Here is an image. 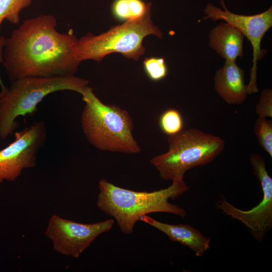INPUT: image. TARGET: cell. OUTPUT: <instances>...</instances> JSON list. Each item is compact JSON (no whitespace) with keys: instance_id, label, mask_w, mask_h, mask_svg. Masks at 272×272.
I'll list each match as a JSON object with an SVG mask.
<instances>
[{"instance_id":"1","label":"cell","mask_w":272,"mask_h":272,"mask_svg":"<svg viewBox=\"0 0 272 272\" xmlns=\"http://www.w3.org/2000/svg\"><path fill=\"white\" fill-rule=\"evenodd\" d=\"M55 18L48 14L24 20L6 38L3 64L10 80L29 77L72 76L80 62L72 30L60 33Z\"/></svg>"},{"instance_id":"2","label":"cell","mask_w":272,"mask_h":272,"mask_svg":"<svg viewBox=\"0 0 272 272\" xmlns=\"http://www.w3.org/2000/svg\"><path fill=\"white\" fill-rule=\"evenodd\" d=\"M183 178L175 179L167 188L152 192L131 190L101 179L96 205L100 210L116 220L123 233L130 234L143 216L152 213H170L183 218L186 216L185 209L169 201L189 189Z\"/></svg>"},{"instance_id":"3","label":"cell","mask_w":272,"mask_h":272,"mask_svg":"<svg viewBox=\"0 0 272 272\" xmlns=\"http://www.w3.org/2000/svg\"><path fill=\"white\" fill-rule=\"evenodd\" d=\"M85 102L81 124L88 142L102 151L126 154L141 152L134 139L128 112L115 105L105 104L87 86L81 94Z\"/></svg>"},{"instance_id":"4","label":"cell","mask_w":272,"mask_h":272,"mask_svg":"<svg viewBox=\"0 0 272 272\" xmlns=\"http://www.w3.org/2000/svg\"><path fill=\"white\" fill-rule=\"evenodd\" d=\"M88 83L75 76L29 77L12 82L0 98V138L11 135L18 126L16 118L35 113L37 105L49 94L70 90L81 94Z\"/></svg>"},{"instance_id":"5","label":"cell","mask_w":272,"mask_h":272,"mask_svg":"<svg viewBox=\"0 0 272 272\" xmlns=\"http://www.w3.org/2000/svg\"><path fill=\"white\" fill-rule=\"evenodd\" d=\"M150 35L163 37L160 29L152 22L151 9L139 19L112 26L98 35L89 33L78 39L75 55L80 63L86 60L99 62L107 55L115 52L137 60L145 52L143 41Z\"/></svg>"},{"instance_id":"6","label":"cell","mask_w":272,"mask_h":272,"mask_svg":"<svg viewBox=\"0 0 272 272\" xmlns=\"http://www.w3.org/2000/svg\"><path fill=\"white\" fill-rule=\"evenodd\" d=\"M168 144L167 152L150 160L160 178L166 181L184 178L185 172L191 168L210 163L226 146L221 137L195 128L169 135Z\"/></svg>"},{"instance_id":"7","label":"cell","mask_w":272,"mask_h":272,"mask_svg":"<svg viewBox=\"0 0 272 272\" xmlns=\"http://www.w3.org/2000/svg\"><path fill=\"white\" fill-rule=\"evenodd\" d=\"M220 3L223 9L209 3L204 9L206 16L202 19L223 20L237 28L250 42L253 50V64L247 89L248 94L257 93L258 92L256 81L257 64L266 53L265 49H261V42L265 33L272 27V7L259 14L244 15L230 11L226 8L224 0Z\"/></svg>"},{"instance_id":"8","label":"cell","mask_w":272,"mask_h":272,"mask_svg":"<svg viewBox=\"0 0 272 272\" xmlns=\"http://www.w3.org/2000/svg\"><path fill=\"white\" fill-rule=\"evenodd\" d=\"M249 162L253 174L260 183L263 197L259 203L250 210L239 209L224 198L217 205L219 210L246 226L257 239H261L272 227V178L269 175L264 157L251 153Z\"/></svg>"},{"instance_id":"9","label":"cell","mask_w":272,"mask_h":272,"mask_svg":"<svg viewBox=\"0 0 272 272\" xmlns=\"http://www.w3.org/2000/svg\"><path fill=\"white\" fill-rule=\"evenodd\" d=\"M15 140L0 150V183L15 181L23 170L36 165L37 155L44 144L46 131L43 121L15 133Z\"/></svg>"},{"instance_id":"10","label":"cell","mask_w":272,"mask_h":272,"mask_svg":"<svg viewBox=\"0 0 272 272\" xmlns=\"http://www.w3.org/2000/svg\"><path fill=\"white\" fill-rule=\"evenodd\" d=\"M112 219L93 224H84L53 215L49 219L45 235L52 242L57 252L79 257L101 234L112 228Z\"/></svg>"},{"instance_id":"11","label":"cell","mask_w":272,"mask_h":272,"mask_svg":"<svg viewBox=\"0 0 272 272\" xmlns=\"http://www.w3.org/2000/svg\"><path fill=\"white\" fill-rule=\"evenodd\" d=\"M214 82L216 92L228 104L239 105L246 100L248 93L244 72L236 61L225 60L216 72Z\"/></svg>"},{"instance_id":"12","label":"cell","mask_w":272,"mask_h":272,"mask_svg":"<svg viewBox=\"0 0 272 272\" xmlns=\"http://www.w3.org/2000/svg\"><path fill=\"white\" fill-rule=\"evenodd\" d=\"M165 234L172 241L190 248L196 256H202L210 248V238L187 224L171 225L157 221L147 215L140 220Z\"/></svg>"},{"instance_id":"13","label":"cell","mask_w":272,"mask_h":272,"mask_svg":"<svg viewBox=\"0 0 272 272\" xmlns=\"http://www.w3.org/2000/svg\"><path fill=\"white\" fill-rule=\"evenodd\" d=\"M244 36L237 28L225 22L210 32L209 45L225 60L236 61L243 54Z\"/></svg>"},{"instance_id":"14","label":"cell","mask_w":272,"mask_h":272,"mask_svg":"<svg viewBox=\"0 0 272 272\" xmlns=\"http://www.w3.org/2000/svg\"><path fill=\"white\" fill-rule=\"evenodd\" d=\"M151 3L143 0H114L111 5V14L117 21L125 22L143 17L151 9Z\"/></svg>"},{"instance_id":"15","label":"cell","mask_w":272,"mask_h":272,"mask_svg":"<svg viewBox=\"0 0 272 272\" xmlns=\"http://www.w3.org/2000/svg\"><path fill=\"white\" fill-rule=\"evenodd\" d=\"M31 2L32 0H0V29L5 20L11 24H18L21 12Z\"/></svg>"},{"instance_id":"16","label":"cell","mask_w":272,"mask_h":272,"mask_svg":"<svg viewBox=\"0 0 272 272\" xmlns=\"http://www.w3.org/2000/svg\"><path fill=\"white\" fill-rule=\"evenodd\" d=\"M254 133L259 145L272 157V120L258 116L254 125Z\"/></svg>"},{"instance_id":"17","label":"cell","mask_w":272,"mask_h":272,"mask_svg":"<svg viewBox=\"0 0 272 272\" xmlns=\"http://www.w3.org/2000/svg\"><path fill=\"white\" fill-rule=\"evenodd\" d=\"M159 123L161 130L168 136L178 133L182 130L183 126L181 114L174 108L164 111L160 116Z\"/></svg>"},{"instance_id":"18","label":"cell","mask_w":272,"mask_h":272,"mask_svg":"<svg viewBox=\"0 0 272 272\" xmlns=\"http://www.w3.org/2000/svg\"><path fill=\"white\" fill-rule=\"evenodd\" d=\"M143 66L146 75L154 82L163 80L168 73L167 66L163 57H146L143 62Z\"/></svg>"},{"instance_id":"19","label":"cell","mask_w":272,"mask_h":272,"mask_svg":"<svg viewBox=\"0 0 272 272\" xmlns=\"http://www.w3.org/2000/svg\"><path fill=\"white\" fill-rule=\"evenodd\" d=\"M255 113L263 117H272V89H264L261 93L255 106Z\"/></svg>"},{"instance_id":"20","label":"cell","mask_w":272,"mask_h":272,"mask_svg":"<svg viewBox=\"0 0 272 272\" xmlns=\"http://www.w3.org/2000/svg\"><path fill=\"white\" fill-rule=\"evenodd\" d=\"M6 38L3 36H0V64L3 62L4 60V48L6 43ZM0 86L1 88V91L0 92L1 95L4 94L8 89V87L4 85L0 75Z\"/></svg>"},{"instance_id":"21","label":"cell","mask_w":272,"mask_h":272,"mask_svg":"<svg viewBox=\"0 0 272 272\" xmlns=\"http://www.w3.org/2000/svg\"><path fill=\"white\" fill-rule=\"evenodd\" d=\"M1 97H2V96H1V95L0 94V98H1Z\"/></svg>"}]
</instances>
